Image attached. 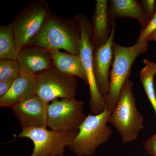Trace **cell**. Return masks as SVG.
Listing matches in <instances>:
<instances>
[{
  "label": "cell",
  "instance_id": "6da1fadb",
  "mask_svg": "<svg viewBox=\"0 0 156 156\" xmlns=\"http://www.w3.org/2000/svg\"><path fill=\"white\" fill-rule=\"evenodd\" d=\"M147 42L137 43L132 47H126L114 42V62L110 73V88L105 98V108L111 113L116 106L121 91L131 73L135 58L147 50Z\"/></svg>",
  "mask_w": 156,
  "mask_h": 156
},
{
  "label": "cell",
  "instance_id": "7a4b0ae2",
  "mask_svg": "<svg viewBox=\"0 0 156 156\" xmlns=\"http://www.w3.org/2000/svg\"><path fill=\"white\" fill-rule=\"evenodd\" d=\"M133 85L129 79L126 81L108 120V123L119 132L124 144L136 140L143 128L144 118L136 107Z\"/></svg>",
  "mask_w": 156,
  "mask_h": 156
},
{
  "label": "cell",
  "instance_id": "3957f363",
  "mask_svg": "<svg viewBox=\"0 0 156 156\" xmlns=\"http://www.w3.org/2000/svg\"><path fill=\"white\" fill-rule=\"evenodd\" d=\"M111 114L105 108L101 113L87 116L76 136L68 147L69 150L77 156L94 154L112 135V130L107 125Z\"/></svg>",
  "mask_w": 156,
  "mask_h": 156
},
{
  "label": "cell",
  "instance_id": "277c9868",
  "mask_svg": "<svg viewBox=\"0 0 156 156\" xmlns=\"http://www.w3.org/2000/svg\"><path fill=\"white\" fill-rule=\"evenodd\" d=\"M80 39L69 26L50 16L29 46H38L50 51L63 50L79 55Z\"/></svg>",
  "mask_w": 156,
  "mask_h": 156
},
{
  "label": "cell",
  "instance_id": "5b68a950",
  "mask_svg": "<svg viewBox=\"0 0 156 156\" xmlns=\"http://www.w3.org/2000/svg\"><path fill=\"white\" fill-rule=\"evenodd\" d=\"M80 28L79 55L80 56L89 85L90 94L89 105L91 113L97 115L105 110V99L98 88L93 65V47L91 42V26L85 16L79 15L76 17Z\"/></svg>",
  "mask_w": 156,
  "mask_h": 156
},
{
  "label": "cell",
  "instance_id": "8992f818",
  "mask_svg": "<svg viewBox=\"0 0 156 156\" xmlns=\"http://www.w3.org/2000/svg\"><path fill=\"white\" fill-rule=\"evenodd\" d=\"M50 16L49 6L44 1L31 3L17 15L11 24L20 51L29 46Z\"/></svg>",
  "mask_w": 156,
  "mask_h": 156
},
{
  "label": "cell",
  "instance_id": "52a82bcc",
  "mask_svg": "<svg viewBox=\"0 0 156 156\" xmlns=\"http://www.w3.org/2000/svg\"><path fill=\"white\" fill-rule=\"evenodd\" d=\"M77 87L76 77L55 68L35 77V94L47 105L58 98H75Z\"/></svg>",
  "mask_w": 156,
  "mask_h": 156
},
{
  "label": "cell",
  "instance_id": "ba28073f",
  "mask_svg": "<svg viewBox=\"0 0 156 156\" xmlns=\"http://www.w3.org/2000/svg\"><path fill=\"white\" fill-rule=\"evenodd\" d=\"M48 127L56 131L79 132L87 116L84 113V102L75 98L55 99L47 110Z\"/></svg>",
  "mask_w": 156,
  "mask_h": 156
},
{
  "label": "cell",
  "instance_id": "9c48e42d",
  "mask_svg": "<svg viewBox=\"0 0 156 156\" xmlns=\"http://www.w3.org/2000/svg\"><path fill=\"white\" fill-rule=\"evenodd\" d=\"M77 134L47 128H31L22 130L18 137L29 138L33 143L34 150L30 156H63L66 147Z\"/></svg>",
  "mask_w": 156,
  "mask_h": 156
},
{
  "label": "cell",
  "instance_id": "30bf717a",
  "mask_svg": "<svg viewBox=\"0 0 156 156\" xmlns=\"http://www.w3.org/2000/svg\"><path fill=\"white\" fill-rule=\"evenodd\" d=\"M48 105L35 94H33L15 104L12 109L22 130L47 128Z\"/></svg>",
  "mask_w": 156,
  "mask_h": 156
},
{
  "label": "cell",
  "instance_id": "8fae6325",
  "mask_svg": "<svg viewBox=\"0 0 156 156\" xmlns=\"http://www.w3.org/2000/svg\"><path fill=\"white\" fill-rule=\"evenodd\" d=\"M111 25V31L108 39L97 47L93 53L95 80L99 93L104 99L109 90V69L113 59V45L115 29V22L112 21Z\"/></svg>",
  "mask_w": 156,
  "mask_h": 156
},
{
  "label": "cell",
  "instance_id": "7c38bea8",
  "mask_svg": "<svg viewBox=\"0 0 156 156\" xmlns=\"http://www.w3.org/2000/svg\"><path fill=\"white\" fill-rule=\"evenodd\" d=\"M17 61L22 72L36 76L54 68L50 50L36 46H28L20 51Z\"/></svg>",
  "mask_w": 156,
  "mask_h": 156
},
{
  "label": "cell",
  "instance_id": "4fadbf2b",
  "mask_svg": "<svg viewBox=\"0 0 156 156\" xmlns=\"http://www.w3.org/2000/svg\"><path fill=\"white\" fill-rule=\"evenodd\" d=\"M35 77L21 71L13 82L10 90L0 97L1 107L12 108L30 95L35 94Z\"/></svg>",
  "mask_w": 156,
  "mask_h": 156
},
{
  "label": "cell",
  "instance_id": "5bb4252c",
  "mask_svg": "<svg viewBox=\"0 0 156 156\" xmlns=\"http://www.w3.org/2000/svg\"><path fill=\"white\" fill-rule=\"evenodd\" d=\"M108 3L106 0L96 1L91 42L93 46H96V48L106 41L111 31L109 30L110 17Z\"/></svg>",
  "mask_w": 156,
  "mask_h": 156
},
{
  "label": "cell",
  "instance_id": "9a60e30c",
  "mask_svg": "<svg viewBox=\"0 0 156 156\" xmlns=\"http://www.w3.org/2000/svg\"><path fill=\"white\" fill-rule=\"evenodd\" d=\"M50 51L55 69L66 74L78 77L88 84L87 75L80 55L61 52L58 50Z\"/></svg>",
  "mask_w": 156,
  "mask_h": 156
},
{
  "label": "cell",
  "instance_id": "2e32d148",
  "mask_svg": "<svg viewBox=\"0 0 156 156\" xmlns=\"http://www.w3.org/2000/svg\"><path fill=\"white\" fill-rule=\"evenodd\" d=\"M109 15L112 19L131 17L138 20L143 29L145 27L142 6L140 3L135 0H112Z\"/></svg>",
  "mask_w": 156,
  "mask_h": 156
},
{
  "label": "cell",
  "instance_id": "e0dca14e",
  "mask_svg": "<svg viewBox=\"0 0 156 156\" xmlns=\"http://www.w3.org/2000/svg\"><path fill=\"white\" fill-rule=\"evenodd\" d=\"M20 51L16 42L12 24L0 27V58L17 61Z\"/></svg>",
  "mask_w": 156,
  "mask_h": 156
},
{
  "label": "cell",
  "instance_id": "ac0fdd59",
  "mask_svg": "<svg viewBox=\"0 0 156 156\" xmlns=\"http://www.w3.org/2000/svg\"><path fill=\"white\" fill-rule=\"evenodd\" d=\"M156 74L155 69L146 65L140 71V77L147 96L156 115V93L154 85V77Z\"/></svg>",
  "mask_w": 156,
  "mask_h": 156
},
{
  "label": "cell",
  "instance_id": "d6986e66",
  "mask_svg": "<svg viewBox=\"0 0 156 156\" xmlns=\"http://www.w3.org/2000/svg\"><path fill=\"white\" fill-rule=\"evenodd\" d=\"M21 74V70L16 60L0 59V82L14 81Z\"/></svg>",
  "mask_w": 156,
  "mask_h": 156
},
{
  "label": "cell",
  "instance_id": "ffe728a7",
  "mask_svg": "<svg viewBox=\"0 0 156 156\" xmlns=\"http://www.w3.org/2000/svg\"><path fill=\"white\" fill-rule=\"evenodd\" d=\"M140 4L144 13L145 28L152 19L155 14L156 8V2L154 0H143L141 1Z\"/></svg>",
  "mask_w": 156,
  "mask_h": 156
},
{
  "label": "cell",
  "instance_id": "44dd1931",
  "mask_svg": "<svg viewBox=\"0 0 156 156\" xmlns=\"http://www.w3.org/2000/svg\"><path fill=\"white\" fill-rule=\"evenodd\" d=\"M156 30V8L155 12L152 19L145 28L143 29L137 39V43L147 42V40L151 34Z\"/></svg>",
  "mask_w": 156,
  "mask_h": 156
},
{
  "label": "cell",
  "instance_id": "7402d4cb",
  "mask_svg": "<svg viewBox=\"0 0 156 156\" xmlns=\"http://www.w3.org/2000/svg\"><path fill=\"white\" fill-rule=\"evenodd\" d=\"M144 149L151 156H156V133L144 143Z\"/></svg>",
  "mask_w": 156,
  "mask_h": 156
},
{
  "label": "cell",
  "instance_id": "603a6c76",
  "mask_svg": "<svg viewBox=\"0 0 156 156\" xmlns=\"http://www.w3.org/2000/svg\"><path fill=\"white\" fill-rule=\"evenodd\" d=\"M14 81L0 82V97L5 94L10 90Z\"/></svg>",
  "mask_w": 156,
  "mask_h": 156
},
{
  "label": "cell",
  "instance_id": "cb8c5ba5",
  "mask_svg": "<svg viewBox=\"0 0 156 156\" xmlns=\"http://www.w3.org/2000/svg\"><path fill=\"white\" fill-rule=\"evenodd\" d=\"M152 41L156 42V30L154 31L148 38L147 41Z\"/></svg>",
  "mask_w": 156,
  "mask_h": 156
},
{
  "label": "cell",
  "instance_id": "d4e9b609",
  "mask_svg": "<svg viewBox=\"0 0 156 156\" xmlns=\"http://www.w3.org/2000/svg\"><path fill=\"white\" fill-rule=\"evenodd\" d=\"M144 62L145 65H148L151 66H152L155 69H156V63L154 62H152L149 60H148L147 59H144Z\"/></svg>",
  "mask_w": 156,
  "mask_h": 156
}]
</instances>
